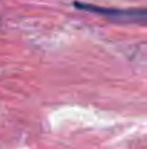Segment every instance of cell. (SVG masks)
<instances>
[{"label": "cell", "instance_id": "cell-1", "mask_svg": "<svg viewBox=\"0 0 147 149\" xmlns=\"http://www.w3.org/2000/svg\"><path fill=\"white\" fill-rule=\"evenodd\" d=\"M74 7L78 10L102 16L115 23H139V25L147 23V9H117V7H105L84 1H74Z\"/></svg>", "mask_w": 147, "mask_h": 149}]
</instances>
